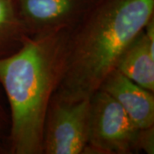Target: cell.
Returning a JSON list of instances; mask_svg holds the SVG:
<instances>
[{
    "instance_id": "obj_5",
    "label": "cell",
    "mask_w": 154,
    "mask_h": 154,
    "mask_svg": "<svg viewBox=\"0 0 154 154\" xmlns=\"http://www.w3.org/2000/svg\"><path fill=\"white\" fill-rule=\"evenodd\" d=\"M95 0H14L28 35L74 28Z\"/></svg>"
},
{
    "instance_id": "obj_8",
    "label": "cell",
    "mask_w": 154,
    "mask_h": 154,
    "mask_svg": "<svg viewBox=\"0 0 154 154\" xmlns=\"http://www.w3.org/2000/svg\"><path fill=\"white\" fill-rule=\"evenodd\" d=\"M27 35L14 0H0V58L16 51Z\"/></svg>"
},
{
    "instance_id": "obj_9",
    "label": "cell",
    "mask_w": 154,
    "mask_h": 154,
    "mask_svg": "<svg viewBox=\"0 0 154 154\" xmlns=\"http://www.w3.org/2000/svg\"><path fill=\"white\" fill-rule=\"evenodd\" d=\"M10 114L7 113L0 99V153L9 151Z\"/></svg>"
},
{
    "instance_id": "obj_1",
    "label": "cell",
    "mask_w": 154,
    "mask_h": 154,
    "mask_svg": "<svg viewBox=\"0 0 154 154\" xmlns=\"http://www.w3.org/2000/svg\"><path fill=\"white\" fill-rule=\"evenodd\" d=\"M73 28L27 35L0 58V84L10 105L9 152L43 154L45 121L66 71Z\"/></svg>"
},
{
    "instance_id": "obj_4",
    "label": "cell",
    "mask_w": 154,
    "mask_h": 154,
    "mask_svg": "<svg viewBox=\"0 0 154 154\" xmlns=\"http://www.w3.org/2000/svg\"><path fill=\"white\" fill-rule=\"evenodd\" d=\"M89 112L90 98L67 101L54 94L45 121L43 153H85Z\"/></svg>"
},
{
    "instance_id": "obj_10",
    "label": "cell",
    "mask_w": 154,
    "mask_h": 154,
    "mask_svg": "<svg viewBox=\"0 0 154 154\" xmlns=\"http://www.w3.org/2000/svg\"><path fill=\"white\" fill-rule=\"evenodd\" d=\"M142 151L147 154L154 152V128H147L138 131L136 152Z\"/></svg>"
},
{
    "instance_id": "obj_2",
    "label": "cell",
    "mask_w": 154,
    "mask_h": 154,
    "mask_svg": "<svg viewBox=\"0 0 154 154\" xmlns=\"http://www.w3.org/2000/svg\"><path fill=\"white\" fill-rule=\"evenodd\" d=\"M153 13L154 0H95L72 29L56 96L67 101L91 98Z\"/></svg>"
},
{
    "instance_id": "obj_3",
    "label": "cell",
    "mask_w": 154,
    "mask_h": 154,
    "mask_svg": "<svg viewBox=\"0 0 154 154\" xmlns=\"http://www.w3.org/2000/svg\"><path fill=\"white\" fill-rule=\"evenodd\" d=\"M138 129L122 106L99 89L90 98L85 153L129 154L136 152Z\"/></svg>"
},
{
    "instance_id": "obj_7",
    "label": "cell",
    "mask_w": 154,
    "mask_h": 154,
    "mask_svg": "<svg viewBox=\"0 0 154 154\" xmlns=\"http://www.w3.org/2000/svg\"><path fill=\"white\" fill-rule=\"evenodd\" d=\"M154 22L152 18L119 58L116 69L150 92H154Z\"/></svg>"
},
{
    "instance_id": "obj_6",
    "label": "cell",
    "mask_w": 154,
    "mask_h": 154,
    "mask_svg": "<svg viewBox=\"0 0 154 154\" xmlns=\"http://www.w3.org/2000/svg\"><path fill=\"white\" fill-rule=\"evenodd\" d=\"M99 89L121 105L139 130L154 126L152 92L139 86L116 69L107 75Z\"/></svg>"
}]
</instances>
